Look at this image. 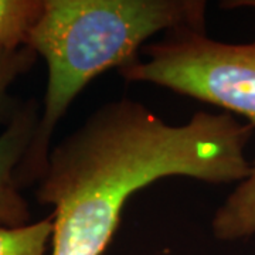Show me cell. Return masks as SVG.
Wrapping results in <instances>:
<instances>
[{
    "label": "cell",
    "instance_id": "obj_1",
    "mask_svg": "<svg viewBox=\"0 0 255 255\" xmlns=\"http://www.w3.org/2000/svg\"><path fill=\"white\" fill-rule=\"evenodd\" d=\"M254 129L230 112L207 111L172 125L128 97L98 107L51 147L37 183V201L54 207L51 255L104 254L127 201L160 179L243 182Z\"/></svg>",
    "mask_w": 255,
    "mask_h": 255
},
{
    "label": "cell",
    "instance_id": "obj_2",
    "mask_svg": "<svg viewBox=\"0 0 255 255\" xmlns=\"http://www.w3.org/2000/svg\"><path fill=\"white\" fill-rule=\"evenodd\" d=\"M201 0H44L26 46L47 64V88L36 133L14 172L18 189L46 172L60 121L90 82L140 60L146 40L160 31H206Z\"/></svg>",
    "mask_w": 255,
    "mask_h": 255
},
{
    "label": "cell",
    "instance_id": "obj_3",
    "mask_svg": "<svg viewBox=\"0 0 255 255\" xmlns=\"http://www.w3.org/2000/svg\"><path fill=\"white\" fill-rule=\"evenodd\" d=\"M146 60L118 70L128 82H149L238 115L255 127V38L231 44L206 31L177 28L142 48Z\"/></svg>",
    "mask_w": 255,
    "mask_h": 255
},
{
    "label": "cell",
    "instance_id": "obj_4",
    "mask_svg": "<svg viewBox=\"0 0 255 255\" xmlns=\"http://www.w3.org/2000/svg\"><path fill=\"white\" fill-rule=\"evenodd\" d=\"M38 119V102L24 101L0 133V224L7 227L30 223V209L14 183V172L33 140Z\"/></svg>",
    "mask_w": 255,
    "mask_h": 255
},
{
    "label": "cell",
    "instance_id": "obj_5",
    "mask_svg": "<svg viewBox=\"0 0 255 255\" xmlns=\"http://www.w3.org/2000/svg\"><path fill=\"white\" fill-rule=\"evenodd\" d=\"M211 231L220 241H236L255 234V156L250 174L216 210Z\"/></svg>",
    "mask_w": 255,
    "mask_h": 255
},
{
    "label": "cell",
    "instance_id": "obj_6",
    "mask_svg": "<svg viewBox=\"0 0 255 255\" xmlns=\"http://www.w3.org/2000/svg\"><path fill=\"white\" fill-rule=\"evenodd\" d=\"M38 55L28 46L0 47V125H7L21 102L9 92L11 84L27 74Z\"/></svg>",
    "mask_w": 255,
    "mask_h": 255
},
{
    "label": "cell",
    "instance_id": "obj_7",
    "mask_svg": "<svg viewBox=\"0 0 255 255\" xmlns=\"http://www.w3.org/2000/svg\"><path fill=\"white\" fill-rule=\"evenodd\" d=\"M44 0H0V47L26 46Z\"/></svg>",
    "mask_w": 255,
    "mask_h": 255
},
{
    "label": "cell",
    "instance_id": "obj_8",
    "mask_svg": "<svg viewBox=\"0 0 255 255\" xmlns=\"http://www.w3.org/2000/svg\"><path fill=\"white\" fill-rule=\"evenodd\" d=\"M54 231L53 217L21 227L0 224V255H46Z\"/></svg>",
    "mask_w": 255,
    "mask_h": 255
},
{
    "label": "cell",
    "instance_id": "obj_9",
    "mask_svg": "<svg viewBox=\"0 0 255 255\" xmlns=\"http://www.w3.org/2000/svg\"><path fill=\"white\" fill-rule=\"evenodd\" d=\"M223 7L226 9H237V7H250L255 10V0H234V1H223Z\"/></svg>",
    "mask_w": 255,
    "mask_h": 255
}]
</instances>
